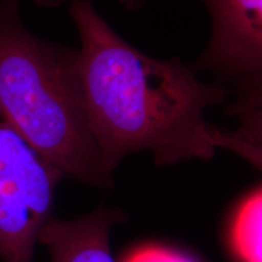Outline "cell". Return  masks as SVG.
<instances>
[{"mask_svg":"<svg viewBox=\"0 0 262 262\" xmlns=\"http://www.w3.org/2000/svg\"><path fill=\"white\" fill-rule=\"evenodd\" d=\"M68 11L79 35L78 67L88 123L111 173L127 156L150 153L157 165L210 159L228 149L260 166L261 159L233 131L206 120L229 91L202 80L180 57L159 60L129 44L93 0H73Z\"/></svg>","mask_w":262,"mask_h":262,"instance_id":"obj_1","label":"cell"},{"mask_svg":"<svg viewBox=\"0 0 262 262\" xmlns=\"http://www.w3.org/2000/svg\"><path fill=\"white\" fill-rule=\"evenodd\" d=\"M0 113L63 176L112 183L85 113L78 49L33 34L19 0H0Z\"/></svg>","mask_w":262,"mask_h":262,"instance_id":"obj_2","label":"cell"},{"mask_svg":"<svg viewBox=\"0 0 262 262\" xmlns=\"http://www.w3.org/2000/svg\"><path fill=\"white\" fill-rule=\"evenodd\" d=\"M63 178L0 113V261L33 262Z\"/></svg>","mask_w":262,"mask_h":262,"instance_id":"obj_3","label":"cell"},{"mask_svg":"<svg viewBox=\"0 0 262 262\" xmlns=\"http://www.w3.org/2000/svg\"><path fill=\"white\" fill-rule=\"evenodd\" d=\"M210 35L191 67L234 94L231 113L262 116V0H201Z\"/></svg>","mask_w":262,"mask_h":262,"instance_id":"obj_4","label":"cell"},{"mask_svg":"<svg viewBox=\"0 0 262 262\" xmlns=\"http://www.w3.org/2000/svg\"><path fill=\"white\" fill-rule=\"evenodd\" d=\"M113 224L114 214L102 209L70 221L52 217L39 243L48 249L50 262H116L110 239Z\"/></svg>","mask_w":262,"mask_h":262,"instance_id":"obj_5","label":"cell"},{"mask_svg":"<svg viewBox=\"0 0 262 262\" xmlns=\"http://www.w3.org/2000/svg\"><path fill=\"white\" fill-rule=\"evenodd\" d=\"M262 192L257 188L239 206L232 226V245L242 262H262Z\"/></svg>","mask_w":262,"mask_h":262,"instance_id":"obj_6","label":"cell"},{"mask_svg":"<svg viewBox=\"0 0 262 262\" xmlns=\"http://www.w3.org/2000/svg\"><path fill=\"white\" fill-rule=\"evenodd\" d=\"M124 262H195L187 255L172 249L147 245L130 254Z\"/></svg>","mask_w":262,"mask_h":262,"instance_id":"obj_7","label":"cell"},{"mask_svg":"<svg viewBox=\"0 0 262 262\" xmlns=\"http://www.w3.org/2000/svg\"><path fill=\"white\" fill-rule=\"evenodd\" d=\"M35 4L42 8H60L62 5H70L73 0H34ZM119 5L129 11H140L145 8L148 0H117Z\"/></svg>","mask_w":262,"mask_h":262,"instance_id":"obj_8","label":"cell"}]
</instances>
